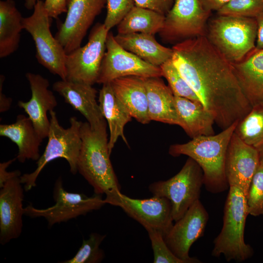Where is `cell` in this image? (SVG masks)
I'll list each match as a JSON object with an SVG mask.
<instances>
[{
    "label": "cell",
    "mask_w": 263,
    "mask_h": 263,
    "mask_svg": "<svg viewBox=\"0 0 263 263\" xmlns=\"http://www.w3.org/2000/svg\"><path fill=\"white\" fill-rule=\"evenodd\" d=\"M24 6L28 10H31L34 9L35 5L38 0H24Z\"/></svg>",
    "instance_id": "42"
},
{
    "label": "cell",
    "mask_w": 263,
    "mask_h": 263,
    "mask_svg": "<svg viewBox=\"0 0 263 263\" xmlns=\"http://www.w3.org/2000/svg\"><path fill=\"white\" fill-rule=\"evenodd\" d=\"M98 103L102 115L108 125L110 132L108 148L111 154L119 137L128 145L124 129L125 125L132 120V116L115 95L110 82L102 84L99 93Z\"/></svg>",
    "instance_id": "24"
},
{
    "label": "cell",
    "mask_w": 263,
    "mask_h": 263,
    "mask_svg": "<svg viewBox=\"0 0 263 263\" xmlns=\"http://www.w3.org/2000/svg\"><path fill=\"white\" fill-rule=\"evenodd\" d=\"M49 114L50 124L45 149L37 161L34 171L20 176L21 182L26 191L37 186L36 181L42 170L48 163L56 159H65L69 164L71 172L75 174L78 172L77 160L82 145V122L75 116L71 117L70 126L64 128L59 124L54 110L50 112Z\"/></svg>",
    "instance_id": "5"
},
{
    "label": "cell",
    "mask_w": 263,
    "mask_h": 263,
    "mask_svg": "<svg viewBox=\"0 0 263 263\" xmlns=\"http://www.w3.org/2000/svg\"><path fill=\"white\" fill-rule=\"evenodd\" d=\"M110 83L115 95L124 105L132 117L143 124H149L151 121L143 77H122L114 79Z\"/></svg>",
    "instance_id": "22"
},
{
    "label": "cell",
    "mask_w": 263,
    "mask_h": 263,
    "mask_svg": "<svg viewBox=\"0 0 263 263\" xmlns=\"http://www.w3.org/2000/svg\"><path fill=\"white\" fill-rule=\"evenodd\" d=\"M238 122L217 134L200 135L185 143L173 144L169 153L174 157L185 155L192 159L202 170L207 189L213 193L223 191L229 187L225 172L227 150Z\"/></svg>",
    "instance_id": "2"
},
{
    "label": "cell",
    "mask_w": 263,
    "mask_h": 263,
    "mask_svg": "<svg viewBox=\"0 0 263 263\" xmlns=\"http://www.w3.org/2000/svg\"><path fill=\"white\" fill-rule=\"evenodd\" d=\"M211 12L206 10L199 0H175L165 16L163 28L159 33L162 40L179 43L205 36Z\"/></svg>",
    "instance_id": "12"
},
{
    "label": "cell",
    "mask_w": 263,
    "mask_h": 263,
    "mask_svg": "<svg viewBox=\"0 0 263 263\" xmlns=\"http://www.w3.org/2000/svg\"><path fill=\"white\" fill-rule=\"evenodd\" d=\"M240 87L252 106L263 102V49L254 48L231 63Z\"/></svg>",
    "instance_id": "21"
},
{
    "label": "cell",
    "mask_w": 263,
    "mask_h": 263,
    "mask_svg": "<svg viewBox=\"0 0 263 263\" xmlns=\"http://www.w3.org/2000/svg\"><path fill=\"white\" fill-rule=\"evenodd\" d=\"M107 13L104 24L110 31L117 25L135 6L134 0H106Z\"/></svg>",
    "instance_id": "35"
},
{
    "label": "cell",
    "mask_w": 263,
    "mask_h": 263,
    "mask_svg": "<svg viewBox=\"0 0 263 263\" xmlns=\"http://www.w3.org/2000/svg\"><path fill=\"white\" fill-rule=\"evenodd\" d=\"M208 219V213L199 199L164 235L173 253L186 263H201L189 256V250L192 244L203 236Z\"/></svg>",
    "instance_id": "15"
},
{
    "label": "cell",
    "mask_w": 263,
    "mask_h": 263,
    "mask_svg": "<svg viewBox=\"0 0 263 263\" xmlns=\"http://www.w3.org/2000/svg\"><path fill=\"white\" fill-rule=\"evenodd\" d=\"M0 135L15 143L18 148L17 160L21 163L26 160L37 161L40 157L39 147L43 139L36 131L28 116L17 115L14 123L0 124Z\"/></svg>",
    "instance_id": "23"
},
{
    "label": "cell",
    "mask_w": 263,
    "mask_h": 263,
    "mask_svg": "<svg viewBox=\"0 0 263 263\" xmlns=\"http://www.w3.org/2000/svg\"><path fill=\"white\" fill-rule=\"evenodd\" d=\"M44 7L51 18L57 19L63 13H66L67 0H45Z\"/></svg>",
    "instance_id": "37"
},
{
    "label": "cell",
    "mask_w": 263,
    "mask_h": 263,
    "mask_svg": "<svg viewBox=\"0 0 263 263\" xmlns=\"http://www.w3.org/2000/svg\"><path fill=\"white\" fill-rule=\"evenodd\" d=\"M153 252L154 263H186L176 256L167 244L163 234L154 229H146Z\"/></svg>",
    "instance_id": "34"
},
{
    "label": "cell",
    "mask_w": 263,
    "mask_h": 263,
    "mask_svg": "<svg viewBox=\"0 0 263 263\" xmlns=\"http://www.w3.org/2000/svg\"><path fill=\"white\" fill-rule=\"evenodd\" d=\"M257 33L255 18L218 15L207 23L205 36L227 60L235 63L255 48Z\"/></svg>",
    "instance_id": "4"
},
{
    "label": "cell",
    "mask_w": 263,
    "mask_h": 263,
    "mask_svg": "<svg viewBox=\"0 0 263 263\" xmlns=\"http://www.w3.org/2000/svg\"><path fill=\"white\" fill-rule=\"evenodd\" d=\"M234 132L259 152L263 150V102L252 106L249 113L238 122Z\"/></svg>",
    "instance_id": "29"
},
{
    "label": "cell",
    "mask_w": 263,
    "mask_h": 263,
    "mask_svg": "<svg viewBox=\"0 0 263 263\" xmlns=\"http://www.w3.org/2000/svg\"><path fill=\"white\" fill-rule=\"evenodd\" d=\"M21 14L13 0L0 1V57L14 53L19 48L23 30Z\"/></svg>",
    "instance_id": "27"
},
{
    "label": "cell",
    "mask_w": 263,
    "mask_h": 263,
    "mask_svg": "<svg viewBox=\"0 0 263 263\" xmlns=\"http://www.w3.org/2000/svg\"><path fill=\"white\" fill-rule=\"evenodd\" d=\"M204 8L209 12L218 11L230 0H199Z\"/></svg>",
    "instance_id": "39"
},
{
    "label": "cell",
    "mask_w": 263,
    "mask_h": 263,
    "mask_svg": "<svg viewBox=\"0 0 263 263\" xmlns=\"http://www.w3.org/2000/svg\"><path fill=\"white\" fill-rule=\"evenodd\" d=\"M248 214L246 197L240 188L229 187L225 205L223 227L214 241L213 256L223 255L227 261L242 262L252 255V249L244 241Z\"/></svg>",
    "instance_id": "6"
},
{
    "label": "cell",
    "mask_w": 263,
    "mask_h": 263,
    "mask_svg": "<svg viewBox=\"0 0 263 263\" xmlns=\"http://www.w3.org/2000/svg\"><path fill=\"white\" fill-rule=\"evenodd\" d=\"M106 0H67V15L55 37L68 54L81 46V42Z\"/></svg>",
    "instance_id": "14"
},
{
    "label": "cell",
    "mask_w": 263,
    "mask_h": 263,
    "mask_svg": "<svg viewBox=\"0 0 263 263\" xmlns=\"http://www.w3.org/2000/svg\"><path fill=\"white\" fill-rule=\"evenodd\" d=\"M104 200L106 204L121 208L146 230L154 229L164 236L173 225L171 205L166 197L153 195L148 199H134L116 190L106 195Z\"/></svg>",
    "instance_id": "11"
},
{
    "label": "cell",
    "mask_w": 263,
    "mask_h": 263,
    "mask_svg": "<svg viewBox=\"0 0 263 263\" xmlns=\"http://www.w3.org/2000/svg\"><path fill=\"white\" fill-rule=\"evenodd\" d=\"M55 204L45 208H38L30 204L24 207V215L31 218L43 217L49 227L56 224L85 215L100 209L105 204L102 195L95 193L88 196L83 193L70 192L63 186L61 177L56 181L53 189Z\"/></svg>",
    "instance_id": "9"
},
{
    "label": "cell",
    "mask_w": 263,
    "mask_h": 263,
    "mask_svg": "<svg viewBox=\"0 0 263 263\" xmlns=\"http://www.w3.org/2000/svg\"><path fill=\"white\" fill-rule=\"evenodd\" d=\"M16 160L17 158L16 157L6 162L0 163V188L9 179L21 175V172L19 170L12 171H8L7 170L8 167Z\"/></svg>",
    "instance_id": "38"
},
{
    "label": "cell",
    "mask_w": 263,
    "mask_h": 263,
    "mask_svg": "<svg viewBox=\"0 0 263 263\" xmlns=\"http://www.w3.org/2000/svg\"><path fill=\"white\" fill-rule=\"evenodd\" d=\"M257 25V42L255 49L260 50L263 49V12L255 18Z\"/></svg>",
    "instance_id": "41"
},
{
    "label": "cell",
    "mask_w": 263,
    "mask_h": 263,
    "mask_svg": "<svg viewBox=\"0 0 263 263\" xmlns=\"http://www.w3.org/2000/svg\"><path fill=\"white\" fill-rule=\"evenodd\" d=\"M165 19V15L154 11L134 6L117 25V34L154 35L161 30Z\"/></svg>",
    "instance_id": "28"
},
{
    "label": "cell",
    "mask_w": 263,
    "mask_h": 263,
    "mask_svg": "<svg viewBox=\"0 0 263 263\" xmlns=\"http://www.w3.org/2000/svg\"><path fill=\"white\" fill-rule=\"evenodd\" d=\"M53 89L81 113L91 127H96L106 121L96 100L97 91L93 85L61 79L53 84Z\"/></svg>",
    "instance_id": "19"
},
{
    "label": "cell",
    "mask_w": 263,
    "mask_h": 263,
    "mask_svg": "<svg viewBox=\"0 0 263 263\" xmlns=\"http://www.w3.org/2000/svg\"><path fill=\"white\" fill-rule=\"evenodd\" d=\"M218 15L255 18L263 12V0H230Z\"/></svg>",
    "instance_id": "32"
},
{
    "label": "cell",
    "mask_w": 263,
    "mask_h": 263,
    "mask_svg": "<svg viewBox=\"0 0 263 263\" xmlns=\"http://www.w3.org/2000/svg\"><path fill=\"white\" fill-rule=\"evenodd\" d=\"M31 90V97L26 102L19 101L18 106L22 109L32 121L41 138H47L50 128L47 113L53 111L57 102L54 93L48 89L49 80L39 74L25 75Z\"/></svg>",
    "instance_id": "18"
},
{
    "label": "cell",
    "mask_w": 263,
    "mask_h": 263,
    "mask_svg": "<svg viewBox=\"0 0 263 263\" xmlns=\"http://www.w3.org/2000/svg\"><path fill=\"white\" fill-rule=\"evenodd\" d=\"M172 49L173 64L220 128L224 130L249 113L252 106L232 63L205 36L177 43Z\"/></svg>",
    "instance_id": "1"
},
{
    "label": "cell",
    "mask_w": 263,
    "mask_h": 263,
    "mask_svg": "<svg viewBox=\"0 0 263 263\" xmlns=\"http://www.w3.org/2000/svg\"><path fill=\"white\" fill-rule=\"evenodd\" d=\"M199 165L189 157L180 171L166 181L151 183L149 190L153 194L169 199L174 221L182 218L195 202L199 199L204 184L203 173Z\"/></svg>",
    "instance_id": "8"
},
{
    "label": "cell",
    "mask_w": 263,
    "mask_h": 263,
    "mask_svg": "<svg viewBox=\"0 0 263 263\" xmlns=\"http://www.w3.org/2000/svg\"><path fill=\"white\" fill-rule=\"evenodd\" d=\"M51 19L44 7V1L38 0L32 14L23 18V29L31 36L35 44L36 57L38 63L61 79H66L65 58L63 46L53 37L50 30Z\"/></svg>",
    "instance_id": "7"
},
{
    "label": "cell",
    "mask_w": 263,
    "mask_h": 263,
    "mask_svg": "<svg viewBox=\"0 0 263 263\" xmlns=\"http://www.w3.org/2000/svg\"><path fill=\"white\" fill-rule=\"evenodd\" d=\"M160 67L162 76L167 80L169 87L174 96L200 102L195 93L173 64L171 58L163 63Z\"/></svg>",
    "instance_id": "31"
},
{
    "label": "cell",
    "mask_w": 263,
    "mask_h": 263,
    "mask_svg": "<svg viewBox=\"0 0 263 263\" xmlns=\"http://www.w3.org/2000/svg\"><path fill=\"white\" fill-rule=\"evenodd\" d=\"M20 176L8 180L0 190V243L5 245L22 233L24 188Z\"/></svg>",
    "instance_id": "17"
},
{
    "label": "cell",
    "mask_w": 263,
    "mask_h": 263,
    "mask_svg": "<svg viewBox=\"0 0 263 263\" xmlns=\"http://www.w3.org/2000/svg\"><path fill=\"white\" fill-rule=\"evenodd\" d=\"M135 6L149 9L166 16L175 0H134Z\"/></svg>",
    "instance_id": "36"
},
{
    "label": "cell",
    "mask_w": 263,
    "mask_h": 263,
    "mask_svg": "<svg viewBox=\"0 0 263 263\" xmlns=\"http://www.w3.org/2000/svg\"><path fill=\"white\" fill-rule=\"evenodd\" d=\"M106 235L97 233H91L87 240H83L82 244L72 258L59 262L60 263H99L105 258L104 251L100 245L105 238Z\"/></svg>",
    "instance_id": "30"
},
{
    "label": "cell",
    "mask_w": 263,
    "mask_h": 263,
    "mask_svg": "<svg viewBox=\"0 0 263 263\" xmlns=\"http://www.w3.org/2000/svg\"><path fill=\"white\" fill-rule=\"evenodd\" d=\"M154 36L141 33L117 34L114 38L125 50L149 64L160 67L171 58L173 51L158 42Z\"/></svg>",
    "instance_id": "25"
},
{
    "label": "cell",
    "mask_w": 263,
    "mask_h": 263,
    "mask_svg": "<svg viewBox=\"0 0 263 263\" xmlns=\"http://www.w3.org/2000/svg\"><path fill=\"white\" fill-rule=\"evenodd\" d=\"M82 145L77 160L78 172L94 188V193L107 195L120 190L108 148L106 122L92 128L88 122L80 127Z\"/></svg>",
    "instance_id": "3"
},
{
    "label": "cell",
    "mask_w": 263,
    "mask_h": 263,
    "mask_svg": "<svg viewBox=\"0 0 263 263\" xmlns=\"http://www.w3.org/2000/svg\"><path fill=\"white\" fill-rule=\"evenodd\" d=\"M260 165L259 151L234 132L226 153L225 172L229 187L240 188L247 198L252 178Z\"/></svg>",
    "instance_id": "16"
},
{
    "label": "cell",
    "mask_w": 263,
    "mask_h": 263,
    "mask_svg": "<svg viewBox=\"0 0 263 263\" xmlns=\"http://www.w3.org/2000/svg\"><path fill=\"white\" fill-rule=\"evenodd\" d=\"M260 165L263 166V150L259 151Z\"/></svg>",
    "instance_id": "43"
},
{
    "label": "cell",
    "mask_w": 263,
    "mask_h": 263,
    "mask_svg": "<svg viewBox=\"0 0 263 263\" xmlns=\"http://www.w3.org/2000/svg\"><path fill=\"white\" fill-rule=\"evenodd\" d=\"M5 77L3 75L0 76V112L4 113L7 111L11 107L12 99L7 97L2 92V86Z\"/></svg>",
    "instance_id": "40"
},
{
    "label": "cell",
    "mask_w": 263,
    "mask_h": 263,
    "mask_svg": "<svg viewBox=\"0 0 263 263\" xmlns=\"http://www.w3.org/2000/svg\"><path fill=\"white\" fill-rule=\"evenodd\" d=\"M106 52L100 67L97 83L104 84L122 77L162 76L160 67L152 65L122 48L112 32L108 33Z\"/></svg>",
    "instance_id": "13"
},
{
    "label": "cell",
    "mask_w": 263,
    "mask_h": 263,
    "mask_svg": "<svg viewBox=\"0 0 263 263\" xmlns=\"http://www.w3.org/2000/svg\"><path fill=\"white\" fill-rule=\"evenodd\" d=\"M109 32L103 23H97L90 33L87 43L66 54L67 80L91 85L97 83Z\"/></svg>",
    "instance_id": "10"
},
{
    "label": "cell",
    "mask_w": 263,
    "mask_h": 263,
    "mask_svg": "<svg viewBox=\"0 0 263 263\" xmlns=\"http://www.w3.org/2000/svg\"><path fill=\"white\" fill-rule=\"evenodd\" d=\"M175 103L182 128L189 136L214 134V118L200 102L175 96Z\"/></svg>",
    "instance_id": "26"
},
{
    "label": "cell",
    "mask_w": 263,
    "mask_h": 263,
    "mask_svg": "<svg viewBox=\"0 0 263 263\" xmlns=\"http://www.w3.org/2000/svg\"><path fill=\"white\" fill-rule=\"evenodd\" d=\"M246 199L249 214L263 215V166L260 165L254 174Z\"/></svg>",
    "instance_id": "33"
},
{
    "label": "cell",
    "mask_w": 263,
    "mask_h": 263,
    "mask_svg": "<svg viewBox=\"0 0 263 263\" xmlns=\"http://www.w3.org/2000/svg\"><path fill=\"white\" fill-rule=\"evenodd\" d=\"M151 121L176 125L182 128L177 112L175 96L160 77H143Z\"/></svg>",
    "instance_id": "20"
}]
</instances>
